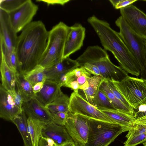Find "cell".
Masks as SVG:
<instances>
[{
	"label": "cell",
	"instance_id": "cell-40",
	"mask_svg": "<svg viewBox=\"0 0 146 146\" xmlns=\"http://www.w3.org/2000/svg\"><path fill=\"white\" fill-rule=\"evenodd\" d=\"M38 146H58L55 144L53 145H49L45 138L42 137L40 139Z\"/></svg>",
	"mask_w": 146,
	"mask_h": 146
},
{
	"label": "cell",
	"instance_id": "cell-3",
	"mask_svg": "<svg viewBox=\"0 0 146 146\" xmlns=\"http://www.w3.org/2000/svg\"><path fill=\"white\" fill-rule=\"evenodd\" d=\"M76 60L79 67L86 63L95 65L105 79L119 81L128 76L120 66L111 61L105 50L98 45L88 46Z\"/></svg>",
	"mask_w": 146,
	"mask_h": 146
},
{
	"label": "cell",
	"instance_id": "cell-34",
	"mask_svg": "<svg viewBox=\"0 0 146 146\" xmlns=\"http://www.w3.org/2000/svg\"><path fill=\"white\" fill-rule=\"evenodd\" d=\"M80 67H83L86 70L91 74L101 76V73L95 65L88 63H85Z\"/></svg>",
	"mask_w": 146,
	"mask_h": 146
},
{
	"label": "cell",
	"instance_id": "cell-43",
	"mask_svg": "<svg viewBox=\"0 0 146 146\" xmlns=\"http://www.w3.org/2000/svg\"><path fill=\"white\" fill-rule=\"evenodd\" d=\"M143 146H146V141L143 143Z\"/></svg>",
	"mask_w": 146,
	"mask_h": 146
},
{
	"label": "cell",
	"instance_id": "cell-16",
	"mask_svg": "<svg viewBox=\"0 0 146 146\" xmlns=\"http://www.w3.org/2000/svg\"><path fill=\"white\" fill-rule=\"evenodd\" d=\"M42 137L53 140L58 146L73 142L65 126L56 124L52 121L45 123L42 131Z\"/></svg>",
	"mask_w": 146,
	"mask_h": 146
},
{
	"label": "cell",
	"instance_id": "cell-32",
	"mask_svg": "<svg viewBox=\"0 0 146 146\" xmlns=\"http://www.w3.org/2000/svg\"><path fill=\"white\" fill-rule=\"evenodd\" d=\"M106 80L108 86L115 96L125 106L132 108L117 90L112 80Z\"/></svg>",
	"mask_w": 146,
	"mask_h": 146
},
{
	"label": "cell",
	"instance_id": "cell-30",
	"mask_svg": "<svg viewBox=\"0 0 146 146\" xmlns=\"http://www.w3.org/2000/svg\"><path fill=\"white\" fill-rule=\"evenodd\" d=\"M26 0H1L0 9L8 13L20 7Z\"/></svg>",
	"mask_w": 146,
	"mask_h": 146
},
{
	"label": "cell",
	"instance_id": "cell-1",
	"mask_svg": "<svg viewBox=\"0 0 146 146\" xmlns=\"http://www.w3.org/2000/svg\"><path fill=\"white\" fill-rule=\"evenodd\" d=\"M48 35L40 21L31 22L21 31L15 49L19 72L24 75L38 64L46 46Z\"/></svg>",
	"mask_w": 146,
	"mask_h": 146
},
{
	"label": "cell",
	"instance_id": "cell-9",
	"mask_svg": "<svg viewBox=\"0 0 146 146\" xmlns=\"http://www.w3.org/2000/svg\"><path fill=\"white\" fill-rule=\"evenodd\" d=\"M18 36L11 24L8 13L0 9V48L3 49L7 64L11 54L16 49Z\"/></svg>",
	"mask_w": 146,
	"mask_h": 146
},
{
	"label": "cell",
	"instance_id": "cell-5",
	"mask_svg": "<svg viewBox=\"0 0 146 146\" xmlns=\"http://www.w3.org/2000/svg\"><path fill=\"white\" fill-rule=\"evenodd\" d=\"M88 138L84 146H108L127 127L118 124L89 118Z\"/></svg>",
	"mask_w": 146,
	"mask_h": 146
},
{
	"label": "cell",
	"instance_id": "cell-44",
	"mask_svg": "<svg viewBox=\"0 0 146 146\" xmlns=\"http://www.w3.org/2000/svg\"></svg>",
	"mask_w": 146,
	"mask_h": 146
},
{
	"label": "cell",
	"instance_id": "cell-19",
	"mask_svg": "<svg viewBox=\"0 0 146 146\" xmlns=\"http://www.w3.org/2000/svg\"><path fill=\"white\" fill-rule=\"evenodd\" d=\"M1 50L0 70L2 86L8 91L16 90V80L15 73L8 66L5 61V55L2 48Z\"/></svg>",
	"mask_w": 146,
	"mask_h": 146
},
{
	"label": "cell",
	"instance_id": "cell-6",
	"mask_svg": "<svg viewBox=\"0 0 146 146\" xmlns=\"http://www.w3.org/2000/svg\"><path fill=\"white\" fill-rule=\"evenodd\" d=\"M115 24L119 29L121 36L139 64L141 78L146 80V39L133 31L121 16Z\"/></svg>",
	"mask_w": 146,
	"mask_h": 146
},
{
	"label": "cell",
	"instance_id": "cell-41",
	"mask_svg": "<svg viewBox=\"0 0 146 146\" xmlns=\"http://www.w3.org/2000/svg\"><path fill=\"white\" fill-rule=\"evenodd\" d=\"M120 0H110L109 1L113 6L115 8V6L119 2Z\"/></svg>",
	"mask_w": 146,
	"mask_h": 146
},
{
	"label": "cell",
	"instance_id": "cell-4",
	"mask_svg": "<svg viewBox=\"0 0 146 146\" xmlns=\"http://www.w3.org/2000/svg\"><path fill=\"white\" fill-rule=\"evenodd\" d=\"M69 29L70 27L60 22L48 32L46 46L38 65L45 69L62 59Z\"/></svg>",
	"mask_w": 146,
	"mask_h": 146
},
{
	"label": "cell",
	"instance_id": "cell-36",
	"mask_svg": "<svg viewBox=\"0 0 146 146\" xmlns=\"http://www.w3.org/2000/svg\"><path fill=\"white\" fill-rule=\"evenodd\" d=\"M36 1L42 2L46 3L48 6L50 5L59 4L64 5V4L70 1L69 0H37Z\"/></svg>",
	"mask_w": 146,
	"mask_h": 146
},
{
	"label": "cell",
	"instance_id": "cell-27",
	"mask_svg": "<svg viewBox=\"0 0 146 146\" xmlns=\"http://www.w3.org/2000/svg\"><path fill=\"white\" fill-rule=\"evenodd\" d=\"M45 69V68L41 66L38 65L24 74V77L33 86L38 82H44L46 79Z\"/></svg>",
	"mask_w": 146,
	"mask_h": 146
},
{
	"label": "cell",
	"instance_id": "cell-33",
	"mask_svg": "<svg viewBox=\"0 0 146 146\" xmlns=\"http://www.w3.org/2000/svg\"><path fill=\"white\" fill-rule=\"evenodd\" d=\"M8 92L12 96L17 106L20 109L23 110V106L24 101L21 96L16 90Z\"/></svg>",
	"mask_w": 146,
	"mask_h": 146
},
{
	"label": "cell",
	"instance_id": "cell-2",
	"mask_svg": "<svg viewBox=\"0 0 146 146\" xmlns=\"http://www.w3.org/2000/svg\"><path fill=\"white\" fill-rule=\"evenodd\" d=\"M87 21L97 34L104 50L112 53L120 67L127 73L137 77L139 76V64L119 33L112 29L108 22L95 16L88 18Z\"/></svg>",
	"mask_w": 146,
	"mask_h": 146
},
{
	"label": "cell",
	"instance_id": "cell-29",
	"mask_svg": "<svg viewBox=\"0 0 146 146\" xmlns=\"http://www.w3.org/2000/svg\"><path fill=\"white\" fill-rule=\"evenodd\" d=\"M93 103V106L98 109L103 108L115 110L107 96L99 88L94 96Z\"/></svg>",
	"mask_w": 146,
	"mask_h": 146
},
{
	"label": "cell",
	"instance_id": "cell-35",
	"mask_svg": "<svg viewBox=\"0 0 146 146\" xmlns=\"http://www.w3.org/2000/svg\"><path fill=\"white\" fill-rule=\"evenodd\" d=\"M145 115H146V104L141 105L136 109L134 110V113L133 115L136 119Z\"/></svg>",
	"mask_w": 146,
	"mask_h": 146
},
{
	"label": "cell",
	"instance_id": "cell-39",
	"mask_svg": "<svg viewBox=\"0 0 146 146\" xmlns=\"http://www.w3.org/2000/svg\"><path fill=\"white\" fill-rule=\"evenodd\" d=\"M134 124H140L146 125V115L136 119Z\"/></svg>",
	"mask_w": 146,
	"mask_h": 146
},
{
	"label": "cell",
	"instance_id": "cell-10",
	"mask_svg": "<svg viewBox=\"0 0 146 146\" xmlns=\"http://www.w3.org/2000/svg\"><path fill=\"white\" fill-rule=\"evenodd\" d=\"M69 111L74 114H80L90 118L112 123L100 110L89 103L78 92H73L69 98Z\"/></svg>",
	"mask_w": 146,
	"mask_h": 146
},
{
	"label": "cell",
	"instance_id": "cell-20",
	"mask_svg": "<svg viewBox=\"0 0 146 146\" xmlns=\"http://www.w3.org/2000/svg\"><path fill=\"white\" fill-rule=\"evenodd\" d=\"M98 109L109 118L113 123L129 129L133 125L136 119L133 115L117 110L103 108Z\"/></svg>",
	"mask_w": 146,
	"mask_h": 146
},
{
	"label": "cell",
	"instance_id": "cell-17",
	"mask_svg": "<svg viewBox=\"0 0 146 146\" xmlns=\"http://www.w3.org/2000/svg\"><path fill=\"white\" fill-rule=\"evenodd\" d=\"M79 67L76 60L69 57L64 58L60 62L45 69L46 79L55 81L62 74Z\"/></svg>",
	"mask_w": 146,
	"mask_h": 146
},
{
	"label": "cell",
	"instance_id": "cell-8",
	"mask_svg": "<svg viewBox=\"0 0 146 146\" xmlns=\"http://www.w3.org/2000/svg\"><path fill=\"white\" fill-rule=\"evenodd\" d=\"M89 117L68 111L64 126L73 142L79 146H84L88 138Z\"/></svg>",
	"mask_w": 146,
	"mask_h": 146
},
{
	"label": "cell",
	"instance_id": "cell-22",
	"mask_svg": "<svg viewBox=\"0 0 146 146\" xmlns=\"http://www.w3.org/2000/svg\"><path fill=\"white\" fill-rule=\"evenodd\" d=\"M99 89L107 96L115 109L133 115V109L125 106L115 96L108 86L105 79H102Z\"/></svg>",
	"mask_w": 146,
	"mask_h": 146
},
{
	"label": "cell",
	"instance_id": "cell-26",
	"mask_svg": "<svg viewBox=\"0 0 146 146\" xmlns=\"http://www.w3.org/2000/svg\"><path fill=\"white\" fill-rule=\"evenodd\" d=\"M103 78L99 75H94L88 79V86L84 90H78L79 94L89 103L93 105V100Z\"/></svg>",
	"mask_w": 146,
	"mask_h": 146
},
{
	"label": "cell",
	"instance_id": "cell-38",
	"mask_svg": "<svg viewBox=\"0 0 146 146\" xmlns=\"http://www.w3.org/2000/svg\"><path fill=\"white\" fill-rule=\"evenodd\" d=\"M44 82H38L33 86V90L34 93L36 94L39 92L42 88Z\"/></svg>",
	"mask_w": 146,
	"mask_h": 146
},
{
	"label": "cell",
	"instance_id": "cell-13",
	"mask_svg": "<svg viewBox=\"0 0 146 146\" xmlns=\"http://www.w3.org/2000/svg\"><path fill=\"white\" fill-rule=\"evenodd\" d=\"M86 29L80 24L76 23L70 27L64 51L63 58L69 57L82 46Z\"/></svg>",
	"mask_w": 146,
	"mask_h": 146
},
{
	"label": "cell",
	"instance_id": "cell-11",
	"mask_svg": "<svg viewBox=\"0 0 146 146\" xmlns=\"http://www.w3.org/2000/svg\"><path fill=\"white\" fill-rule=\"evenodd\" d=\"M38 8L31 0H26L20 7L8 13L11 24L16 33L21 31L31 21Z\"/></svg>",
	"mask_w": 146,
	"mask_h": 146
},
{
	"label": "cell",
	"instance_id": "cell-31",
	"mask_svg": "<svg viewBox=\"0 0 146 146\" xmlns=\"http://www.w3.org/2000/svg\"><path fill=\"white\" fill-rule=\"evenodd\" d=\"M50 112L51 113L52 121V122L58 125L64 126L68 111Z\"/></svg>",
	"mask_w": 146,
	"mask_h": 146
},
{
	"label": "cell",
	"instance_id": "cell-12",
	"mask_svg": "<svg viewBox=\"0 0 146 146\" xmlns=\"http://www.w3.org/2000/svg\"><path fill=\"white\" fill-rule=\"evenodd\" d=\"M121 16L130 29L146 39V15L131 5L120 9Z\"/></svg>",
	"mask_w": 146,
	"mask_h": 146
},
{
	"label": "cell",
	"instance_id": "cell-24",
	"mask_svg": "<svg viewBox=\"0 0 146 146\" xmlns=\"http://www.w3.org/2000/svg\"><path fill=\"white\" fill-rule=\"evenodd\" d=\"M27 118L23 110L22 112L16 116L11 122L16 126L19 131L23 140L24 146H33L28 130Z\"/></svg>",
	"mask_w": 146,
	"mask_h": 146
},
{
	"label": "cell",
	"instance_id": "cell-7",
	"mask_svg": "<svg viewBox=\"0 0 146 146\" xmlns=\"http://www.w3.org/2000/svg\"><path fill=\"white\" fill-rule=\"evenodd\" d=\"M117 90L134 110L146 104V80L129 75L120 81L112 80Z\"/></svg>",
	"mask_w": 146,
	"mask_h": 146
},
{
	"label": "cell",
	"instance_id": "cell-15",
	"mask_svg": "<svg viewBox=\"0 0 146 146\" xmlns=\"http://www.w3.org/2000/svg\"><path fill=\"white\" fill-rule=\"evenodd\" d=\"M20 109L16 104L10 93L0 84V117L6 120L12 121L13 118L21 113Z\"/></svg>",
	"mask_w": 146,
	"mask_h": 146
},
{
	"label": "cell",
	"instance_id": "cell-25",
	"mask_svg": "<svg viewBox=\"0 0 146 146\" xmlns=\"http://www.w3.org/2000/svg\"><path fill=\"white\" fill-rule=\"evenodd\" d=\"M45 123L31 117L28 118V130L33 146H38L40 139L42 137V131Z\"/></svg>",
	"mask_w": 146,
	"mask_h": 146
},
{
	"label": "cell",
	"instance_id": "cell-42",
	"mask_svg": "<svg viewBox=\"0 0 146 146\" xmlns=\"http://www.w3.org/2000/svg\"><path fill=\"white\" fill-rule=\"evenodd\" d=\"M62 146H79L76 144L74 142L66 143Z\"/></svg>",
	"mask_w": 146,
	"mask_h": 146
},
{
	"label": "cell",
	"instance_id": "cell-28",
	"mask_svg": "<svg viewBox=\"0 0 146 146\" xmlns=\"http://www.w3.org/2000/svg\"><path fill=\"white\" fill-rule=\"evenodd\" d=\"M69 98L62 93L54 101L45 106L50 111L52 112H68L69 111Z\"/></svg>",
	"mask_w": 146,
	"mask_h": 146
},
{
	"label": "cell",
	"instance_id": "cell-37",
	"mask_svg": "<svg viewBox=\"0 0 146 146\" xmlns=\"http://www.w3.org/2000/svg\"><path fill=\"white\" fill-rule=\"evenodd\" d=\"M137 1V0H120L119 2L115 7L116 9H120L132 5Z\"/></svg>",
	"mask_w": 146,
	"mask_h": 146
},
{
	"label": "cell",
	"instance_id": "cell-21",
	"mask_svg": "<svg viewBox=\"0 0 146 146\" xmlns=\"http://www.w3.org/2000/svg\"><path fill=\"white\" fill-rule=\"evenodd\" d=\"M125 146H136L146 141V125L134 124L129 129L125 136Z\"/></svg>",
	"mask_w": 146,
	"mask_h": 146
},
{
	"label": "cell",
	"instance_id": "cell-14",
	"mask_svg": "<svg viewBox=\"0 0 146 146\" xmlns=\"http://www.w3.org/2000/svg\"><path fill=\"white\" fill-rule=\"evenodd\" d=\"M23 109L28 117L46 123L52 121L50 112L37 98L36 95L29 101L24 102Z\"/></svg>",
	"mask_w": 146,
	"mask_h": 146
},
{
	"label": "cell",
	"instance_id": "cell-18",
	"mask_svg": "<svg viewBox=\"0 0 146 146\" xmlns=\"http://www.w3.org/2000/svg\"><path fill=\"white\" fill-rule=\"evenodd\" d=\"M61 87L56 82L46 79L42 88L35 94L36 96L45 106L54 101L62 93Z\"/></svg>",
	"mask_w": 146,
	"mask_h": 146
},
{
	"label": "cell",
	"instance_id": "cell-23",
	"mask_svg": "<svg viewBox=\"0 0 146 146\" xmlns=\"http://www.w3.org/2000/svg\"><path fill=\"white\" fill-rule=\"evenodd\" d=\"M17 92L26 102L35 96L33 86L24 78V75L19 72L15 73Z\"/></svg>",
	"mask_w": 146,
	"mask_h": 146
}]
</instances>
